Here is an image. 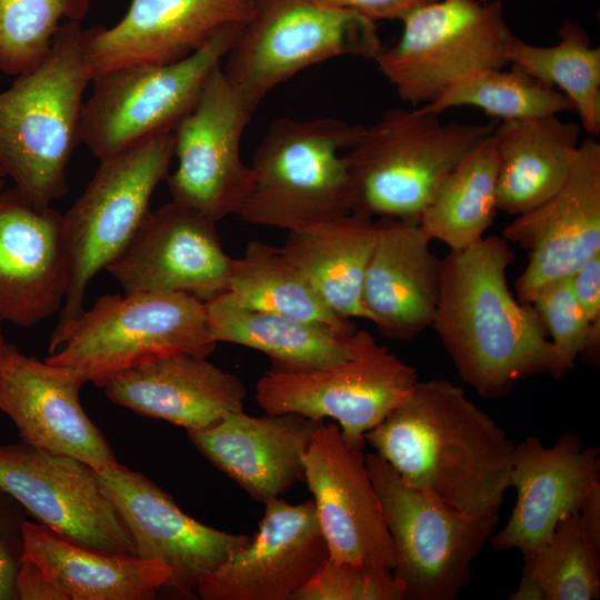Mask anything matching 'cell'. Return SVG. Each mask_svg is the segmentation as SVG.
I'll return each instance as SVG.
<instances>
[{
    "label": "cell",
    "mask_w": 600,
    "mask_h": 600,
    "mask_svg": "<svg viewBox=\"0 0 600 600\" xmlns=\"http://www.w3.org/2000/svg\"><path fill=\"white\" fill-rule=\"evenodd\" d=\"M366 443L406 482L466 513H498L511 488L516 444L447 380L418 381Z\"/></svg>",
    "instance_id": "6da1fadb"
},
{
    "label": "cell",
    "mask_w": 600,
    "mask_h": 600,
    "mask_svg": "<svg viewBox=\"0 0 600 600\" xmlns=\"http://www.w3.org/2000/svg\"><path fill=\"white\" fill-rule=\"evenodd\" d=\"M513 260L508 241L497 236L441 259L431 327L460 378L484 398L504 397L534 376L562 377L538 311L509 288Z\"/></svg>",
    "instance_id": "7a4b0ae2"
},
{
    "label": "cell",
    "mask_w": 600,
    "mask_h": 600,
    "mask_svg": "<svg viewBox=\"0 0 600 600\" xmlns=\"http://www.w3.org/2000/svg\"><path fill=\"white\" fill-rule=\"evenodd\" d=\"M78 21L60 24L46 59L0 91V169L29 202L51 207L68 193L67 169L81 142L91 82Z\"/></svg>",
    "instance_id": "3957f363"
},
{
    "label": "cell",
    "mask_w": 600,
    "mask_h": 600,
    "mask_svg": "<svg viewBox=\"0 0 600 600\" xmlns=\"http://www.w3.org/2000/svg\"><path fill=\"white\" fill-rule=\"evenodd\" d=\"M496 123H443L417 107L391 109L361 127L342 153L351 212L418 222L449 173Z\"/></svg>",
    "instance_id": "277c9868"
},
{
    "label": "cell",
    "mask_w": 600,
    "mask_h": 600,
    "mask_svg": "<svg viewBox=\"0 0 600 600\" xmlns=\"http://www.w3.org/2000/svg\"><path fill=\"white\" fill-rule=\"evenodd\" d=\"M361 127L336 118L273 120L253 154V184L237 216L290 232L350 213L342 153Z\"/></svg>",
    "instance_id": "5b68a950"
},
{
    "label": "cell",
    "mask_w": 600,
    "mask_h": 600,
    "mask_svg": "<svg viewBox=\"0 0 600 600\" xmlns=\"http://www.w3.org/2000/svg\"><path fill=\"white\" fill-rule=\"evenodd\" d=\"M216 346L204 301L181 292L137 291L100 297L44 360L102 388L116 374L153 359L208 358Z\"/></svg>",
    "instance_id": "8992f818"
},
{
    "label": "cell",
    "mask_w": 600,
    "mask_h": 600,
    "mask_svg": "<svg viewBox=\"0 0 600 600\" xmlns=\"http://www.w3.org/2000/svg\"><path fill=\"white\" fill-rule=\"evenodd\" d=\"M173 148L170 130L100 160L81 196L62 214L69 287L51 334L49 354L84 310L91 279L123 251L151 211V197L168 176Z\"/></svg>",
    "instance_id": "52a82bcc"
},
{
    "label": "cell",
    "mask_w": 600,
    "mask_h": 600,
    "mask_svg": "<svg viewBox=\"0 0 600 600\" xmlns=\"http://www.w3.org/2000/svg\"><path fill=\"white\" fill-rule=\"evenodd\" d=\"M382 49L374 21L319 0H252L249 20L221 69L256 111L298 72L342 56L376 59Z\"/></svg>",
    "instance_id": "ba28073f"
},
{
    "label": "cell",
    "mask_w": 600,
    "mask_h": 600,
    "mask_svg": "<svg viewBox=\"0 0 600 600\" xmlns=\"http://www.w3.org/2000/svg\"><path fill=\"white\" fill-rule=\"evenodd\" d=\"M391 536L403 600H454L496 532L498 513L462 512L406 482L376 452L366 456Z\"/></svg>",
    "instance_id": "9c48e42d"
},
{
    "label": "cell",
    "mask_w": 600,
    "mask_h": 600,
    "mask_svg": "<svg viewBox=\"0 0 600 600\" xmlns=\"http://www.w3.org/2000/svg\"><path fill=\"white\" fill-rule=\"evenodd\" d=\"M398 42L376 62L398 96L414 107L436 101L464 78L509 66L514 36L501 1L436 0L410 12Z\"/></svg>",
    "instance_id": "30bf717a"
},
{
    "label": "cell",
    "mask_w": 600,
    "mask_h": 600,
    "mask_svg": "<svg viewBox=\"0 0 600 600\" xmlns=\"http://www.w3.org/2000/svg\"><path fill=\"white\" fill-rule=\"evenodd\" d=\"M417 370L367 330L350 337V356L312 370L272 368L256 384V400L268 413H298L336 420L344 441L363 450L366 434L413 390Z\"/></svg>",
    "instance_id": "8fae6325"
},
{
    "label": "cell",
    "mask_w": 600,
    "mask_h": 600,
    "mask_svg": "<svg viewBox=\"0 0 600 600\" xmlns=\"http://www.w3.org/2000/svg\"><path fill=\"white\" fill-rule=\"evenodd\" d=\"M242 26L222 28L183 60L133 66L94 78L82 109L81 142L100 161L173 130L197 104L210 73L222 62Z\"/></svg>",
    "instance_id": "7c38bea8"
},
{
    "label": "cell",
    "mask_w": 600,
    "mask_h": 600,
    "mask_svg": "<svg viewBox=\"0 0 600 600\" xmlns=\"http://www.w3.org/2000/svg\"><path fill=\"white\" fill-rule=\"evenodd\" d=\"M221 63L194 108L173 129L177 168L166 178L172 201L216 222L237 214L253 184V171L240 148L254 111L231 87Z\"/></svg>",
    "instance_id": "4fadbf2b"
},
{
    "label": "cell",
    "mask_w": 600,
    "mask_h": 600,
    "mask_svg": "<svg viewBox=\"0 0 600 600\" xmlns=\"http://www.w3.org/2000/svg\"><path fill=\"white\" fill-rule=\"evenodd\" d=\"M0 490L76 542L136 556L132 537L96 471L80 460L24 442L0 446Z\"/></svg>",
    "instance_id": "5bb4252c"
},
{
    "label": "cell",
    "mask_w": 600,
    "mask_h": 600,
    "mask_svg": "<svg viewBox=\"0 0 600 600\" xmlns=\"http://www.w3.org/2000/svg\"><path fill=\"white\" fill-rule=\"evenodd\" d=\"M502 238L528 251L514 282L516 298L531 303L547 283L573 274L600 252V143L582 138L562 187L542 203L518 214Z\"/></svg>",
    "instance_id": "9a60e30c"
},
{
    "label": "cell",
    "mask_w": 600,
    "mask_h": 600,
    "mask_svg": "<svg viewBox=\"0 0 600 600\" xmlns=\"http://www.w3.org/2000/svg\"><path fill=\"white\" fill-rule=\"evenodd\" d=\"M217 223L171 200L149 212L106 270L126 292H181L207 302L227 291L233 261Z\"/></svg>",
    "instance_id": "2e32d148"
},
{
    "label": "cell",
    "mask_w": 600,
    "mask_h": 600,
    "mask_svg": "<svg viewBox=\"0 0 600 600\" xmlns=\"http://www.w3.org/2000/svg\"><path fill=\"white\" fill-rule=\"evenodd\" d=\"M96 473L132 537L136 556L164 564L170 570L164 588L180 596L196 594L200 579L251 539L197 521L149 478L120 463Z\"/></svg>",
    "instance_id": "e0dca14e"
},
{
    "label": "cell",
    "mask_w": 600,
    "mask_h": 600,
    "mask_svg": "<svg viewBox=\"0 0 600 600\" xmlns=\"http://www.w3.org/2000/svg\"><path fill=\"white\" fill-rule=\"evenodd\" d=\"M264 507L254 538L200 579L201 599L296 600L329 557L312 500Z\"/></svg>",
    "instance_id": "ac0fdd59"
},
{
    "label": "cell",
    "mask_w": 600,
    "mask_h": 600,
    "mask_svg": "<svg viewBox=\"0 0 600 600\" xmlns=\"http://www.w3.org/2000/svg\"><path fill=\"white\" fill-rule=\"evenodd\" d=\"M329 557L393 569L396 551L361 449L350 447L337 423H322L304 454Z\"/></svg>",
    "instance_id": "d6986e66"
},
{
    "label": "cell",
    "mask_w": 600,
    "mask_h": 600,
    "mask_svg": "<svg viewBox=\"0 0 600 600\" xmlns=\"http://www.w3.org/2000/svg\"><path fill=\"white\" fill-rule=\"evenodd\" d=\"M84 383L73 369L26 356L9 343L0 361V411L24 443L100 471L119 462L81 407L79 391Z\"/></svg>",
    "instance_id": "ffe728a7"
},
{
    "label": "cell",
    "mask_w": 600,
    "mask_h": 600,
    "mask_svg": "<svg viewBox=\"0 0 600 600\" xmlns=\"http://www.w3.org/2000/svg\"><path fill=\"white\" fill-rule=\"evenodd\" d=\"M251 11L252 0H132L113 27L83 29L91 80L133 66L183 60L222 28L244 24Z\"/></svg>",
    "instance_id": "44dd1931"
},
{
    "label": "cell",
    "mask_w": 600,
    "mask_h": 600,
    "mask_svg": "<svg viewBox=\"0 0 600 600\" xmlns=\"http://www.w3.org/2000/svg\"><path fill=\"white\" fill-rule=\"evenodd\" d=\"M599 480V449L578 436L564 433L552 447L537 436L527 437L514 447L510 472L516 504L489 542L494 551L517 549L521 554L539 548L562 519L579 512Z\"/></svg>",
    "instance_id": "7402d4cb"
},
{
    "label": "cell",
    "mask_w": 600,
    "mask_h": 600,
    "mask_svg": "<svg viewBox=\"0 0 600 600\" xmlns=\"http://www.w3.org/2000/svg\"><path fill=\"white\" fill-rule=\"evenodd\" d=\"M68 287L62 213L0 190V320L31 328L60 313Z\"/></svg>",
    "instance_id": "603a6c76"
},
{
    "label": "cell",
    "mask_w": 600,
    "mask_h": 600,
    "mask_svg": "<svg viewBox=\"0 0 600 600\" xmlns=\"http://www.w3.org/2000/svg\"><path fill=\"white\" fill-rule=\"evenodd\" d=\"M322 423L298 413L254 417L240 410L187 433L213 466L264 504L304 481V454Z\"/></svg>",
    "instance_id": "cb8c5ba5"
},
{
    "label": "cell",
    "mask_w": 600,
    "mask_h": 600,
    "mask_svg": "<svg viewBox=\"0 0 600 600\" xmlns=\"http://www.w3.org/2000/svg\"><path fill=\"white\" fill-rule=\"evenodd\" d=\"M417 221L381 218L362 284V304L384 337L410 340L431 327L441 259Z\"/></svg>",
    "instance_id": "d4e9b609"
},
{
    "label": "cell",
    "mask_w": 600,
    "mask_h": 600,
    "mask_svg": "<svg viewBox=\"0 0 600 600\" xmlns=\"http://www.w3.org/2000/svg\"><path fill=\"white\" fill-rule=\"evenodd\" d=\"M113 403L189 430L243 409L247 389L207 358L173 354L122 371L102 386Z\"/></svg>",
    "instance_id": "484cf974"
},
{
    "label": "cell",
    "mask_w": 600,
    "mask_h": 600,
    "mask_svg": "<svg viewBox=\"0 0 600 600\" xmlns=\"http://www.w3.org/2000/svg\"><path fill=\"white\" fill-rule=\"evenodd\" d=\"M24 552L49 574L64 600H150L170 570L159 561L103 551L23 520Z\"/></svg>",
    "instance_id": "4316f807"
},
{
    "label": "cell",
    "mask_w": 600,
    "mask_h": 600,
    "mask_svg": "<svg viewBox=\"0 0 600 600\" xmlns=\"http://www.w3.org/2000/svg\"><path fill=\"white\" fill-rule=\"evenodd\" d=\"M581 130L558 114L498 121L491 132L498 159L497 210L516 217L556 193L570 172Z\"/></svg>",
    "instance_id": "83f0119b"
},
{
    "label": "cell",
    "mask_w": 600,
    "mask_h": 600,
    "mask_svg": "<svg viewBox=\"0 0 600 600\" xmlns=\"http://www.w3.org/2000/svg\"><path fill=\"white\" fill-rule=\"evenodd\" d=\"M376 237L372 217L350 212L288 232L281 249L332 311L370 321L361 294Z\"/></svg>",
    "instance_id": "f1b7e54d"
},
{
    "label": "cell",
    "mask_w": 600,
    "mask_h": 600,
    "mask_svg": "<svg viewBox=\"0 0 600 600\" xmlns=\"http://www.w3.org/2000/svg\"><path fill=\"white\" fill-rule=\"evenodd\" d=\"M216 342L261 351L276 368L312 370L332 366L350 356V337L312 322L247 307L224 291L206 302Z\"/></svg>",
    "instance_id": "f546056e"
},
{
    "label": "cell",
    "mask_w": 600,
    "mask_h": 600,
    "mask_svg": "<svg viewBox=\"0 0 600 600\" xmlns=\"http://www.w3.org/2000/svg\"><path fill=\"white\" fill-rule=\"evenodd\" d=\"M227 291L247 307L321 324L341 337L357 330L350 319L331 310L281 247L249 242L242 257L232 261Z\"/></svg>",
    "instance_id": "4dcf8cb0"
},
{
    "label": "cell",
    "mask_w": 600,
    "mask_h": 600,
    "mask_svg": "<svg viewBox=\"0 0 600 600\" xmlns=\"http://www.w3.org/2000/svg\"><path fill=\"white\" fill-rule=\"evenodd\" d=\"M498 159L491 133L458 162L422 211L418 223L450 251L479 242L497 213Z\"/></svg>",
    "instance_id": "1f68e13d"
},
{
    "label": "cell",
    "mask_w": 600,
    "mask_h": 600,
    "mask_svg": "<svg viewBox=\"0 0 600 600\" xmlns=\"http://www.w3.org/2000/svg\"><path fill=\"white\" fill-rule=\"evenodd\" d=\"M552 46L528 43L516 34L508 47L509 64L547 87H558L572 102L588 136L600 133V49L592 47L587 30L566 21ZM556 89V88H554Z\"/></svg>",
    "instance_id": "d6a6232c"
},
{
    "label": "cell",
    "mask_w": 600,
    "mask_h": 600,
    "mask_svg": "<svg viewBox=\"0 0 600 600\" xmlns=\"http://www.w3.org/2000/svg\"><path fill=\"white\" fill-rule=\"evenodd\" d=\"M509 67V70L478 71L452 86L436 101L419 108L439 116L450 108L470 106L500 121L574 110L560 90L544 86L516 66Z\"/></svg>",
    "instance_id": "836d02e7"
},
{
    "label": "cell",
    "mask_w": 600,
    "mask_h": 600,
    "mask_svg": "<svg viewBox=\"0 0 600 600\" xmlns=\"http://www.w3.org/2000/svg\"><path fill=\"white\" fill-rule=\"evenodd\" d=\"M522 557L546 600L600 596V553L589 542L579 512L562 519L546 543Z\"/></svg>",
    "instance_id": "e575fe53"
},
{
    "label": "cell",
    "mask_w": 600,
    "mask_h": 600,
    "mask_svg": "<svg viewBox=\"0 0 600 600\" xmlns=\"http://www.w3.org/2000/svg\"><path fill=\"white\" fill-rule=\"evenodd\" d=\"M87 0H0V71L36 69L51 50L62 17L77 21Z\"/></svg>",
    "instance_id": "d590c367"
},
{
    "label": "cell",
    "mask_w": 600,
    "mask_h": 600,
    "mask_svg": "<svg viewBox=\"0 0 600 600\" xmlns=\"http://www.w3.org/2000/svg\"><path fill=\"white\" fill-rule=\"evenodd\" d=\"M296 600H403L392 569L328 557Z\"/></svg>",
    "instance_id": "8d00e7d4"
},
{
    "label": "cell",
    "mask_w": 600,
    "mask_h": 600,
    "mask_svg": "<svg viewBox=\"0 0 600 600\" xmlns=\"http://www.w3.org/2000/svg\"><path fill=\"white\" fill-rule=\"evenodd\" d=\"M531 303L547 329L560 371L564 376L588 346L592 330V322L573 294L571 276L543 286Z\"/></svg>",
    "instance_id": "74e56055"
},
{
    "label": "cell",
    "mask_w": 600,
    "mask_h": 600,
    "mask_svg": "<svg viewBox=\"0 0 600 600\" xmlns=\"http://www.w3.org/2000/svg\"><path fill=\"white\" fill-rule=\"evenodd\" d=\"M22 522L9 528L7 522L0 519V600L18 599L14 581L20 558L24 552Z\"/></svg>",
    "instance_id": "f35d334b"
},
{
    "label": "cell",
    "mask_w": 600,
    "mask_h": 600,
    "mask_svg": "<svg viewBox=\"0 0 600 600\" xmlns=\"http://www.w3.org/2000/svg\"><path fill=\"white\" fill-rule=\"evenodd\" d=\"M14 586L18 599L64 600L61 591L44 569L26 552L20 558Z\"/></svg>",
    "instance_id": "ab89813d"
},
{
    "label": "cell",
    "mask_w": 600,
    "mask_h": 600,
    "mask_svg": "<svg viewBox=\"0 0 600 600\" xmlns=\"http://www.w3.org/2000/svg\"><path fill=\"white\" fill-rule=\"evenodd\" d=\"M573 294L590 322L600 320V252L571 274Z\"/></svg>",
    "instance_id": "60d3db41"
},
{
    "label": "cell",
    "mask_w": 600,
    "mask_h": 600,
    "mask_svg": "<svg viewBox=\"0 0 600 600\" xmlns=\"http://www.w3.org/2000/svg\"><path fill=\"white\" fill-rule=\"evenodd\" d=\"M326 4L359 13L372 21H402L417 8L436 0H319Z\"/></svg>",
    "instance_id": "b9f144b4"
},
{
    "label": "cell",
    "mask_w": 600,
    "mask_h": 600,
    "mask_svg": "<svg viewBox=\"0 0 600 600\" xmlns=\"http://www.w3.org/2000/svg\"><path fill=\"white\" fill-rule=\"evenodd\" d=\"M579 516L589 542L600 553V483L584 499Z\"/></svg>",
    "instance_id": "7bdbcfd3"
},
{
    "label": "cell",
    "mask_w": 600,
    "mask_h": 600,
    "mask_svg": "<svg viewBox=\"0 0 600 600\" xmlns=\"http://www.w3.org/2000/svg\"><path fill=\"white\" fill-rule=\"evenodd\" d=\"M510 600H546L544 593L530 570L523 566L518 589L509 597Z\"/></svg>",
    "instance_id": "ee69618b"
},
{
    "label": "cell",
    "mask_w": 600,
    "mask_h": 600,
    "mask_svg": "<svg viewBox=\"0 0 600 600\" xmlns=\"http://www.w3.org/2000/svg\"><path fill=\"white\" fill-rule=\"evenodd\" d=\"M8 344L9 343L6 341L2 329H1V320H0V361L2 360L7 351Z\"/></svg>",
    "instance_id": "f6af8a7d"
},
{
    "label": "cell",
    "mask_w": 600,
    "mask_h": 600,
    "mask_svg": "<svg viewBox=\"0 0 600 600\" xmlns=\"http://www.w3.org/2000/svg\"><path fill=\"white\" fill-rule=\"evenodd\" d=\"M4 178H6V176H4L3 171L0 169V190H1L2 187H3Z\"/></svg>",
    "instance_id": "bcb514c9"
},
{
    "label": "cell",
    "mask_w": 600,
    "mask_h": 600,
    "mask_svg": "<svg viewBox=\"0 0 600 600\" xmlns=\"http://www.w3.org/2000/svg\"><path fill=\"white\" fill-rule=\"evenodd\" d=\"M481 2H489V1H501V0H479Z\"/></svg>",
    "instance_id": "7dc6e473"
}]
</instances>
